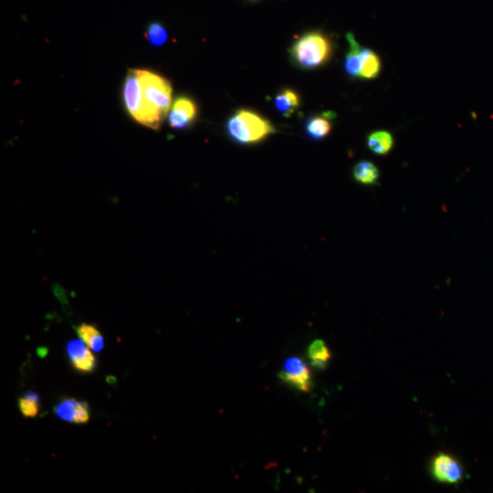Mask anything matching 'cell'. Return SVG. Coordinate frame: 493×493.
<instances>
[{
  "label": "cell",
  "instance_id": "obj_1",
  "mask_svg": "<svg viewBox=\"0 0 493 493\" xmlns=\"http://www.w3.org/2000/svg\"><path fill=\"white\" fill-rule=\"evenodd\" d=\"M143 103L145 108V126L160 128L172 106V87L170 82L153 71L139 70Z\"/></svg>",
  "mask_w": 493,
  "mask_h": 493
},
{
  "label": "cell",
  "instance_id": "obj_2",
  "mask_svg": "<svg viewBox=\"0 0 493 493\" xmlns=\"http://www.w3.org/2000/svg\"><path fill=\"white\" fill-rule=\"evenodd\" d=\"M333 43L321 32H308L291 46V60L299 68L315 70L326 64L333 54Z\"/></svg>",
  "mask_w": 493,
  "mask_h": 493
},
{
  "label": "cell",
  "instance_id": "obj_3",
  "mask_svg": "<svg viewBox=\"0 0 493 493\" xmlns=\"http://www.w3.org/2000/svg\"><path fill=\"white\" fill-rule=\"evenodd\" d=\"M227 133L239 145L258 144L276 130L269 120L249 110H239L228 119Z\"/></svg>",
  "mask_w": 493,
  "mask_h": 493
},
{
  "label": "cell",
  "instance_id": "obj_4",
  "mask_svg": "<svg viewBox=\"0 0 493 493\" xmlns=\"http://www.w3.org/2000/svg\"><path fill=\"white\" fill-rule=\"evenodd\" d=\"M280 381L302 393L313 389V377L310 368L301 358L289 357L285 361L282 370L278 374Z\"/></svg>",
  "mask_w": 493,
  "mask_h": 493
},
{
  "label": "cell",
  "instance_id": "obj_5",
  "mask_svg": "<svg viewBox=\"0 0 493 493\" xmlns=\"http://www.w3.org/2000/svg\"><path fill=\"white\" fill-rule=\"evenodd\" d=\"M123 101L129 114L136 122L145 125V108L143 103L141 85L139 79V70H130L126 76L123 86Z\"/></svg>",
  "mask_w": 493,
  "mask_h": 493
},
{
  "label": "cell",
  "instance_id": "obj_6",
  "mask_svg": "<svg viewBox=\"0 0 493 493\" xmlns=\"http://www.w3.org/2000/svg\"><path fill=\"white\" fill-rule=\"evenodd\" d=\"M66 352L71 365L80 373H93L97 368V360L92 349L81 338L69 341Z\"/></svg>",
  "mask_w": 493,
  "mask_h": 493
},
{
  "label": "cell",
  "instance_id": "obj_7",
  "mask_svg": "<svg viewBox=\"0 0 493 493\" xmlns=\"http://www.w3.org/2000/svg\"><path fill=\"white\" fill-rule=\"evenodd\" d=\"M431 473L440 483H457L461 481L464 470L453 457L440 453L432 461Z\"/></svg>",
  "mask_w": 493,
  "mask_h": 493
},
{
  "label": "cell",
  "instance_id": "obj_8",
  "mask_svg": "<svg viewBox=\"0 0 493 493\" xmlns=\"http://www.w3.org/2000/svg\"><path fill=\"white\" fill-rule=\"evenodd\" d=\"M54 413L60 420L73 424H85L91 418L89 404L75 398L63 399L54 407Z\"/></svg>",
  "mask_w": 493,
  "mask_h": 493
},
{
  "label": "cell",
  "instance_id": "obj_9",
  "mask_svg": "<svg viewBox=\"0 0 493 493\" xmlns=\"http://www.w3.org/2000/svg\"><path fill=\"white\" fill-rule=\"evenodd\" d=\"M195 115L197 106L194 101L187 97H179L173 104L168 122L172 128L184 129L194 122Z\"/></svg>",
  "mask_w": 493,
  "mask_h": 493
},
{
  "label": "cell",
  "instance_id": "obj_10",
  "mask_svg": "<svg viewBox=\"0 0 493 493\" xmlns=\"http://www.w3.org/2000/svg\"><path fill=\"white\" fill-rule=\"evenodd\" d=\"M335 118V112H326L308 118L304 123L305 134L313 141L326 139L333 130L332 121Z\"/></svg>",
  "mask_w": 493,
  "mask_h": 493
},
{
  "label": "cell",
  "instance_id": "obj_11",
  "mask_svg": "<svg viewBox=\"0 0 493 493\" xmlns=\"http://www.w3.org/2000/svg\"><path fill=\"white\" fill-rule=\"evenodd\" d=\"M346 40L348 43L349 49L346 52V59H344V71L351 78H359L361 68H362V60H361L362 47L359 45V43L355 40L354 34L351 32L347 33Z\"/></svg>",
  "mask_w": 493,
  "mask_h": 493
},
{
  "label": "cell",
  "instance_id": "obj_12",
  "mask_svg": "<svg viewBox=\"0 0 493 493\" xmlns=\"http://www.w3.org/2000/svg\"><path fill=\"white\" fill-rule=\"evenodd\" d=\"M368 149L374 155L385 156L389 155L395 145L393 134L388 131H374L366 139Z\"/></svg>",
  "mask_w": 493,
  "mask_h": 493
},
{
  "label": "cell",
  "instance_id": "obj_13",
  "mask_svg": "<svg viewBox=\"0 0 493 493\" xmlns=\"http://www.w3.org/2000/svg\"><path fill=\"white\" fill-rule=\"evenodd\" d=\"M361 60H362V68L360 71V79L368 81L376 79L380 75L382 71L381 59L373 49L362 47Z\"/></svg>",
  "mask_w": 493,
  "mask_h": 493
},
{
  "label": "cell",
  "instance_id": "obj_14",
  "mask_svg": "<svg viewBox=\"0 0 493 493\" xmlns=\"http://www.w3.org/2000/svg\"><path fill=\"white\" fill-rule=\"evenodd\" d=\"M352 178L358 183L365 186H374L378 183L380 171L376 165L370 161H361L352 169Z\"/></svg>",
  "mask_w": 493,
  "mask_h": 493
},
{
  "label": "cell",
  "instance_id": "obj_15",
  "mask_svg": "<svg viewBox=\"0 0 493 493\" xmlns=\"http://www.w3.org/2000/svg\"><path fill=\"white\" fill-rule=\"evenodd\" d=\"M308 358L311 361V365L318 370H324L326 368L328 362L332 358L328 346L323 340H315L308 347Z\"/></svg>",
  "mask_w": 493,
  "mask_h": 493
},
{
  "label": "cell",
  "instance_id": "obj_16",
  "mask_svg": "<svg viewBox=\"0 0 493 493\" xmlns=\"http://www.w3.org/2000/svg\"><path fill=\"white\" fill-rule=\"evenodd\" d=\"M77 335L93 351L101 352L104 346V336L95 324L82 323L75 327Z\"/></svg>",
  "mask_w": 493,
  "mask_h": 493
},
{
  "label": "cell",
  "instance_id": "obj_17",
  "mask_svg": "<svg viewBox=\"0 0 493 493\" xmlns=\"http://www.w3.org/2000/svg\"><path fill=\"white\" fill-rule=\"evenodd\" d=\"M274 106L277 111L283 117H290L300 106L299 96L293 91H282L275 97Z\"/></svg>",
  "mask_w": 493,
  "mask_h": 493
},
{
  "label": "cell",
  "instance_id": "obj_18",
  "mask_svg": "<svg viewBox=\"0 0 493 493\" xmlns=\"http://www.w3.org/2000/svg\"><path fill=\"white\" fill-rule=\"evenodd\" d=\"M19 407L25 418H35L40 407V396L34 391H27L19 398Z\"/></svg>",
  "mask_w": 493,
  "mask_h": 493
},
{
  "label": "cell",
  "instance_id": "obj_19",
  "mask_svg": "<svg viewBox=\"0 0 493 493\" xmlns=\"http://www.w3.org/2000/svg\"><path fill=\"white\" fill-rule=\"evenodd\" d=\"M145 37L149 40V43L155 47H161L165 45L168 38V33L163 25L158 22H154L148 26Z\"/></svg>",
  "mask_w": 493,
  "mask_h": 493
},
{
  "label": "cell",
  "instance_id": "obj_20",
  "mask_svg": "<svg viewBox=\"0 0 493 493\" xmlns=\"http://www.w3.org/2000/svg\"><path fill=\"white\" fill-rule=\"evenodd\" d=\"M48 348H45V347H40V348L38 349L37 354L38 357L45 358L47 355H48Z\"/></svg>",
  "mask_w": 493,
  "mask_h": 493
},
{
  "label": "cell",
  "instance_id": "obj_21",
  "mask_svg": "<svg viewBox=\"0 0 493 493\" xmlns=\"http://www.w3.org/2000/svg\"><path fill=\"white\" fill-rule=\"evenodd\" d=\"M107 382L111 383V384H114V383L117 382V378L114 376H108L106 378Z\"/></svg>",
  "mask_w": 493,
  "mask_h": 493
}]
</instances>
